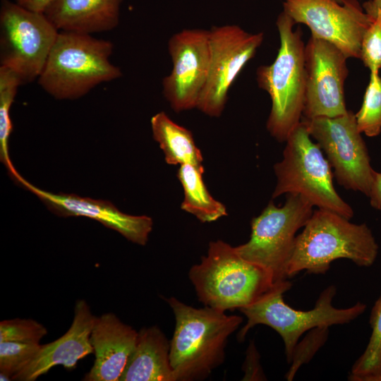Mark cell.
I'll return each mask as SVG.
<instances>
[{"label": "cell", "mask_w": 381, "mask_h": 381, "mask_svg": "<svg viewBox=\"0 0 381 381\" xmlns=\"http://www.w3.org/2000/svg\"><path fill=\"white\" fill-rule=\"evenodd\" d=\"M166 301L176 320L169 353L176 381L202 380L224 362L228 339L243 318L205 306L195 308L175 297Z\"/></svg>", "instance_id": "1"}, {"label": "cell", "mask_w": 381, "mask_h": 381, "mask_svg": "<svg viewBox=\"0 0 381 381\" xmlns=\"http://www.w3.org/2000/svg\"><path fill=\"white\" fill-rule=\"evenodd\" d=\"M378 251V244L366 224L351 223L337 213L318 208L296 236L287 278L303 270L325 274L332 262L341 258L360 267H370Z\"/></svg>", "instance_id": "2"}, {"label": "cell", "mask_w": 381, "mask_h": 381, "mask_svg": "<svg viewBox=\"0 0 381 381\" xmlns=\"http://www.w3.org/2000/svg\"><path fill=\"white\" fill-rule=\"evenodd\" d=\"M188 277L200 302L224 312L256 303L280 282L221 240L210 242L207 255L190 267Z\"/></svg>", "instance_id": "3"}, {"label": "cell", "mask_w": 381, "mask_h": 381, "mask_svg": "<svg viewBox=\"0 0 381 381\" xmlns=\"http://www.w3.org/2000/svg\"><path fill=\"white\" fill-rule=\"evenodd\" d=\"M110 41L90 34L59 31L37 78L41 87L57 99H75L97 85L122 75L109 61Z\"/></svg>", "instance_id": "4"}, {"label": "cell", "mask_w": 381, "mask_h": 381, "mask_svg": "<svg viewBox=\"0 0 381 381\" xmlns=\"http://www.w3.org/2000/svg\"><path fill=\"white\" fill-rule=\"evenodd\" d=\"M276 25L280 39L277 56L270 65L258 68V87L266 91L272 107L267 129L279 142H286L303 116L306 90L305 45L300 27L294 30L293 19L284 11Z\"/></svg>", "instance_id": "5"}, {"label": "cell", "mask_w": 381, "mask_h": 381, "mask_svg": "<svg viewBox=\"0 0 381 381\" xmlns=\"http://www.w3.org/2000/svg\"><path fill=\"white\" fill-rule=\"evenodd\" d=\"M291 286L287 280L280 282L258 301L239 310L247 318L246 324L237 335L239 341H243L255 325L269 326L281 336L287 362L291 363L294 348L303 333L317 327L349 323L362 315L367 308L361 302L346 308H335L332 301L337 289L332 285L322 291L313 309L296 310L283 298V294Z\"/></svg>", "instance_id": "6"}, {"label": "cell", "mask_w": 381, "mask_h": 381, "mask_svg": "<svg viewBox=\"0 0 381 381\" xmlns=\"http://www.w3.org/2000/svg\"><path fill=\"white\" fill-rule=\"evenodd\" d=\"M331 168L301 121L286 140L282 159L274 166L277 183L272 198L283 194H298L319 209L350 219L353 210L337 193Z\"/></svg>", "instance_id": "7"}, {"label": "cell", "mask_w": 381, "mask_h": 381, "mask_svg": "<svg viewBox=\"0 0 381 381\" xmlns=\"http://www.w3.org/2000/svg\"><path fill=\"white\" fill-rule=\"evenodd\" d=\"M314 206L298 194H287L282 206L270 201L251 221L250 239L236 248L245 260L270 272L276 282L286 280L296 233L311 217Z\"/></svg>", "instance_id": "8"}, {"label": "cell", "mask_w": 381, "mask_h": 381, "mask_svg": "<svg viewBox=\"0 0 381 381\" xmlns=\"http://www.w3.org/2000/svg\"><path fill=\"white\" fill-rule=\"evenodd\" d=\"M59 30L44 13L1 0L0 66L15 72L23 84L40 76Z\"/></svg>", "instance_id": "9"}, {"label": "cell", "mask_w": 381, "mask_h": 381, "mask_svg": "<svg viewBox=\"0 0 381 381\" xmlns=\"http://www.w3.org/2000/svg\"><path fill=\"white\" fill-rule=\"evenodd\" d=\"M311 138L325 152L338 183L367 197L374 169L367 146L359 131L356 115L349 111L335 117L303 119Z\"/></svg>", "instance_id": "10"}, {"label": "cell", "mask_w": 381, "mask_h": 381, "mask_svg": "<svg viewBox=\"0 0 381 381\" xmlns=\"http://www.w3.org/2000/svg\"><path fill=\"white\" fill-rule=\"evenodd\" d=\"M263 39V32L251 34L236 25L214 26L210 30V71L197 109L210 117L222 114L231 85Z\"/></svg>", "instance_id": "11"}, {"label": "cell", "mask_w": 381, "mask_h": 381, "mask_svg": "<svg viewBox=\"0 0 381 381\" xmlns=\"http://www.w3.org/2000/svg\"><path fill=\"white\" fill-rule=\"evenodd\" d=\"M283 11L348 58L361 59L363 37L371 20L358 0H284Z\"/></svg>", "instance_id": "12"}, {"label": "cell", "mask_w": 381, "mask_h": 381, "mask_svg": "<svg viewBox=\"0 0 381 381\" xmlns=\"http://www.w3.org/2000/svg\"><path fill=\"white\" fill-rule=\"evenodd\" d=\"M171 73L162 80L163 94L176 112L197 108L210 71V30L186 29L168 42Z\"/></svg>", "instance_id": "13"}, {"label": "cell", "mask_w": 381, "mask_h": 381, "mask_svg": "<svg viewBox=\"0 0 381 381\" xmlns=\"http://www.w3.org/2000/svg\"><path fill=\"white\" fill-rule=\"evenodd\" d=\"M347 59L334 44L311 35L304 48V119L335 117L348 111L344 99Z\"/></svg>", "instance_id": "14"}, {"label": "cell", "mask_w": 381, "mask_h": 381, "mask_svg": "<svg viewBox=\"0 0 381 381\" xmlns=\"http://www.w3.org/2000/svg\"><path fill=\"white\" fill-rule=\"evenodd\" d=\"M17 184L35 194L55 214L66 217L82 216L96 220L134 243L145 246L152 229L150 217L123 213L109 201L48 192L35 186L23 177Z\"/></svg>", "instance_id": "15"}, {"label": "cell", "mask_w": 381, "mask_h": 381, "mask_svg": "<svg viewBox=\"0 0 381 381\" xmlns=\"http://www.w3.org/2000/svg\"><path fill=\"white\" fill-rule=\"evenodd\" d=\"M97 318L85 300H78L68 331L57 339L41 344L33 359L13 376V380H36L59 365L70 370L75 368L79 360L94 353L90 335Z\"/></svg>", "instance_id": "16"}, {"label": "cell", "mask_w": 381, "mask_h": 381, "mask_svg": "<svg viewBox=\"0 0 381 381\" xmlns=\"http://www.w3.org/2000/svg\"><path fill=\"white\" fill-rule=\"evenodd\" d=\"M138 332L112 313L97 317L90 335L95 359L85 381H119Z\"/></svg>", "instance_id": "17"}, {"label": "cell", "mask_w": 381, "mask_h": 381, "mask_svg": "<svg viewBox=\"0 0 381 381\" xmlns=\"http://www.w3.org/2000/svg\"><path fill=\"white\" fill-rule=\"evenodd\" d=\"M122 0H54L44 12L59 31L92 34L119 22Z\"/></svg>", "instance_id": "18"}, {"label": "cell", "mask_w": 381, "mask_h": 381, "mask_svg": "<svg viewBox=\"0 0 381 381\" xmlns=\"http://www.w3.org/2000/svg\"><path fill=\"white\" fill-rule=\"evenodd\" d=\"M169 353L170 341L159 327L141 328L119 381H176Z\"/></svg>", "instance_id": "19"}, {"label": "cell", "mask_w": 381, "mask_h": 381, "mask_svg": "<svg viewBox=\"0 0 381 381\" xmlns=\"http://www.w3.org/2000/svg\"><path fill=\"white\" fill-rule=\"evenodd\" d=\"M150 123L153 138L162 150L167 164L203 167L202 153L190 131L175 123L164 111L154 115Z\"/></svg>", "instance_id": "20"}, {"label": "cell", "mask_w": 381, "mask_h": 381, "mask_svg": "<svg viewBox=\"0 0 381 381\" xmlns=\"http://www.w3.org/2000/svg\"><path fill=\"white\" fill-rule=\"evenodd\" d=\"M203 167L180 165L177 176L183 190L181 208L202 222H212L227 214L224 205L209 193L202 179Z\"/></svg>", "instance_id": "21"}, {"label": "cell", "mask_w": 381, "mask_h": 381, "mask_svg": "<svg viewBox=\"0 0 381 381\" xmlns=\"http://www.w3.org/2000/svg\"><path fill=\"white\" fill-rule=\"evenodd\" d=\"M20 85L23 83L15 72L0 66V160L16 183L22 176L16 170L8 154V140L13 130L10 109Z\"/></svg>", "instance_id": "22"}, {"label": "cell", "mask_w": 381, "mask_h": 381, "mask_svg": "<svg viewBox=\"0 0 381 381\" xmlns=\"http://www.w3.org/2000/svg\"><path fill=\"white\" fill-rule=\"evenodd\" d=\"M369 322L371 335L365 351L351 368L350 380L376 381L381 377V292L372 308Z\"/></svg>", "instance_id": "23"}, {"label": "cell", "mask_w": 381, "mask_h": 381, "mask_svg": "<svg viewBox=\"0 0 381 381\" xmlns=\"http://www.w3.org/2000/svg\"><path fill=\"white\" fill-rule=\"evenodd\" d=\"M359 131L368 137H375L381 133V77L379 71L370 72L363 101L355 114Z\"/></svg>", "instance_id": "24"}, {"label": "cell", "mask_w": 381, "mask_h": 381, "mask_svg": "<svg viewBox=\"0 0 381 381\" xmlns=\"http://www.w3.org/2000/svg\"><path fill=\"white\" fill-rule=\"evenodd\" d=\"M363 8L371 23L362 40L361 60L370 72L381 68V0H369Z\"/></svg>", "instance_id": "25"}, {"label": "cell", "mask_w": 381, "mask_h": 381, "mask_svg": "<svg viewBox=\"0 0 381 381\" xmlns=\"http://www.w3.org/2000/svg\"><path fill=\"white\" fill-rule=\"evenodd\" d=\"M40 346V342H0V380H13V376L33 359Z\"/></svg>", "instance_id": "26"}, {"label": "cell", "mask_w": 381, "mask_h": 381, "mask_svg": "<svg viewBox=\"0 0 381 381\" xmlns=\"http://www.w3.org/2000/svg\"><path fill=\"white\" fill-rule=\"evenodd\" d=\"M47 334V328L32 319L15 318L0 322V342H40Z\"/></svg>", "instance_id": "27"}, {"label": "cell", "mask_w": 381, "mask_h": 381, "mask_svg": "<svg viewBox=\"0 0 381 381\" xmlns=\"http://www.w3.org/2000/svg\"><path fill=\"white\" fill-rule=\"evenodd\" d=\"M328 328L327 327L314 328L302 341L297 343L291 361V366L286 375L287 380H292L301 365L309 362L325 344L328 335Z\"/></svg>", "instance_id": "28"}, {"label": "cell", "mask_w": 381, "mask_h": 381, "mask_svg": "<svg viewBox=\"0 0 381 381\" xmlns=\"http://www.w3.org/2000/svg\"><path fill=\"white\" fill-rule=\"evenodd\" d=\"M368 198L371 207L381 212V172L374 171Z\"/></svg>", "instance_id": "29"}, {"label": "cell", "mask_w": 381, "mask_h": 381, "mask_svg": "<svg viewBox=\"0 0 381 381\" xmlns=\"http://www.w3.org/2000/svg\"><path fill=\"white\" fill-rule=\"evenodd\" d=\"M54 0H16V2L30 11L44 13Z\"/></svg>", "instance_id": "30"}, {"label": "cell", "mask_w": 381, "mask_h": 381, "mask_svg": "<svg viewBox=\"0 0 381 381\" xmlns=\"http://www.w3.org/2000/svg\"><path fill=\"white\" fill-rule=\"evenodd\" d=\"M339 4H342L344 0H335Z\"/></svg>", "instance_id": "31"}, {"label": "cell", "mask_w": 381, "mask_h": 381, "mask_svg": "<svg viewBox=\"0 0 381 381\" xmlns=\"http://www.w3.org/2000/svg\"><path fill=\"white\" fill-rule=\"evenodd\" d=\"M376 381H381V377H378Z\"/></svg>", "instance_id": "32"}]
</instances>
